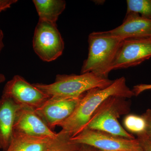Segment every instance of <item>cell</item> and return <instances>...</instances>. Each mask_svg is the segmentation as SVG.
Here are the masks:
<instances>
[{
	"label": "cell",
	"instance_id": "obj_17",
	"mask_svg": "<svg viewBox=\"0 0 151 151\" xmlns=\"http://www.w3.org/2000/svg\"><path fill=\"white\" fill-rule=\"evenodd\" d=\"M124 127L129 132L137 135L145 132L146 123L142 116L130 114L124 118Z\"/></svg>",
	"mask_w": 151,
	"mask_h": 151
},
{
	"label": "cell",
	"instance_id": "obj_8",
	"mask_svg": "<svg viewBox=\"0 0 151 151\" xmlns=\"http://www.w3.org/2000/svg\"><path fill=\"white\" fill-rule=\"evenodd\" d=\"M151 58V37L123 41L112 66V70L139 65Z\"/></svg>",
	"mask_w": 151,
	"mask_h": 151
},
{
	"label": "cell",
	"instance_id": "obj_5",
	"mask_svg": "<svg viewBox=\"0 0 151 151\" xmlns=\"http://www.w3.org/2000/svg\"><path fill=\"white\" fill-rule=\"evenodd\" d=\"M70 139L100 151H143L137 139H127L87 129Z\"/></svg>",
	"mask_w": 151,
	"mask_h": 151
},
{
	"label": "cell",
	"instance_id": "obj_19",
	"mask_svg": "<svg viewBox=\"0 0 151 151\" xmlns=\"http://www.w3.org/2000/svg\"><path fill=\"white\" fill-rule=\"evenodd\" d=\"M142 116L145 120L146 134L151 139V109H147Z\"/></svg>",
	"mask_w": 151,
	"mask_h": 151
},
{
	"label": "cell",
	"instance_id": "obj_21",
	"mask_svg": "<svg viewBox=\"0 0 151 151\" xmlns=\"http://www.w3.org/2000/svg\"><path fill=\"white\" fill-rule=\"evenodd\" d=\"M17 1V0H0V13L10 8L12 5Z\"/></svg>",
	"mask_w": 151,
	"mask_h": 151
},
{
	"label": "cell",
	"instance_id": "obj_1",
	"mask_svg": "<svg viewBox=\"0 0 151 151\" xmlns=\"http://www.w3.org/2000/svg\"><path fill=\"white\" fill-rule=\"evenodd\" d=\"M135 96L127 86L126 78L122 77L103 89H91L84 94L71 116L58 127L60 133L75 137L84 129L94 112L103 102L111 97L130 98Z\"/></svg>",
	"mask_w": 151,
	"mask_h": 151
},
{
	"label": "cell",
	"instance_id": "obj_13",
	"mask_svg": "<svg viewBox=\"0 0 151 151\" xmlns=\"http://www.w3.org/2000/svg\"><path fill=\"white\" fill-rule=\"evenodd\" d=\"M57 137L52 139L14 134L6 151H47L54 143Z\"/></svg>",
	"mask_w": 151,
	"mask_h": 151
},
{
	"label": "cell",
	"instance_id": "obj_2",
	"mask_svg": "<svg viewBox=\"0 0 151 151\" xmlns=\"http://www.w3.org/2000/svg\"><path fill=\"white\" fill-rule=\"evenodd\" d=\"M113 81L108 77L89 72L80 75L59 74L52 84H32L50 97L77 98L91 89L108 87Z\"/></svg>",
	"mask_w": 151,
	"mask_h": 151
},
{
	"label": "cell",
	"instance_id": "obj_14",
	"mask_svg": "<svg viewBox=\"0 0 151 151\" xmlns=\"http://www.w3.org/2000/svg\"><path fill=\"white\" fill-rule=\"evenodd\" d=\"M39 20L57 25L59 16L64 11L66 2L63 0H33Z\"/></svg>",
	"mask_w": 151,
	"mask_h": 151
},
{
	"label": "cell",
	"instance_id": "obj_24",
	"mask_svg": "<svg viewBox=\"0 0 151 151\" xmlns=\"http://www.w3.org/2000/svg\"><path fill=\"white\" fill-rule=\"evenodd\" d=\"M92 148L89 146L84 145L83 151H94L92 150Z\"/></svg>",
	"mask_w": 151,
	"mask_h": 151
},
{
	"label": "cell",
	"instance_id": "obj_6",
	"mask_svg": "<svg viewBox=\"0 0 151 151\" xmlns=\"http://www.w3.org/2000/svg\"><path fill=\"white\" fill-rule=\"evenodd\" d=\"M33 48L45 62H51L61 56L64 42L57 25L39 20L34 34Z\"/></svg>",
	"mask_w": 151,
	"mask_h": 151
},
{
	"label": "cell",
	"instance_id": "obj_16",
	"mask_svg": "<svg viewBox=\"0 0 151 151\" xmlns=\"http://www.w3.org/2000/svg\"><path fill=\"white\" fill-rule=\"evenodd\" d=\"M127 14L134 13L151 19V0H127Z\"/></svg>",
	"mask_w": 151,
	"mask_h": 151
},
{
	"label": "cell",
	"instance_id": "obj_7",
	"mask_svg": "<svg viewBox=\"0 0 151 151\" xmlns=\"http://www.w3.org/2000/svg\"><path fill=\"white\" fill-rule=\"evenodd\" d=\"M2 96L11 98L19 105L35 109L50 97L19 75L14 76L6 83Z\"/></svg>",
	"mask_w": 151,
	"mask_h": 151
},
{
	"label": "cell",
	"instance_id": "obj_22",
	"mask_svg": "<svg viewBox=\"0 0 151 151\" xmlns=\"http://www.w3.org/2000/svg\"><path fill=\"white\" fill-rule=\"evenodd\" d=\"M4 38V32H3L2 30L1 29V27H0V53L4 47V41H3Z\"/></svg>",
	"mask_w": 151,
	"mask_h": 151
},
{
	"label": "cell",
	"instance_id": "obj_18",
	"mask_svg": "<svg viewBox=\"0 0 151 151\" xmlns=\"http://www.w3.org/2000/svg\"><path fill=\"white\" fill-rule=\"evenodd\" d=\"M143 151H151V139L145 133L137 135Z\"/></svg>",
	"mask_w": 151,
	"mask_h": 151
},
{
	"label": "cell",
	"instance_id": "obj_23",
	"mask_svg": "<svg viewBox=\"0 0 151 151\" xmlns=\"http://www.w3.org/2000/svg\"><path fill=\"white\" fill-rule=\"evenodd\" d=\"M6 80V77L4 74L0 73V84L4 82Z\"/></svg>",
	"mask_w": 151,
	"mask_h": 151
},
{
	"label": "cell",
	"instance_id": "obj_20",
	"mask_svg": "<svg viewBox=\"0 0 151 151\" xmlns=\"http://www.w3.org/2000/svg\"><path fill=\"white\" fill-rule=\"evenodd\" d=\"M149 90H151V84H138L134 86L132 89L135 96H137L143 92Z\"/></svg>",
	"mask_w": 151,
	"mask_h": 151
},
{
	"label": "cell",
	"instance_id": "obj_3",
	"mask_svg": "<svg viewBox=\"0 0 151 151\" xmlns=\"http://www.w3.org/2000/svg\"><path fill=\"white\" fill-rule=\"evenodd\" d=\"M124 40L105 32L91 33L88 37L89 52L81 67V74L92 72L108 77L119 47Z\"/></svg>",
	"mask_w": 151,
	"mask_h": 151
},
{
	"label": "cell",
	"instance_id": "obj_12",
	"mask_svg": "<svg viewBox=\"0 0 151 151\" xmlns=\"http://www.w3.org/2000/svg\"><path fill=\"white\" fill-rule=\"evenodd\" d=\"M21 105L11 98L0 99V149L6 151L14 135V126L18 110Z\"/></svg>",
	"mask_w": 151,
	"mask_h": 151
},
{
	"label": "cell",
	"instance_id": "obj_9",
	"mask_svg": "<svg viewBox=\"0 0 151 151\" xmlns=\"http://www.w3.org/2000/svg\"><path fill=\"white\" fill-rule=\"evenodd\" d=\"M82 97L77 98L50 97L35 109V111L48 127L53 130L71 116Z\"/></svg>",
	"mask_w": 151,
	"mask_h": 151
},
{
	"label": "cell",
	"instance_id": "obj_4",
	"mask_svg": "<svg viewBox=\"0 0 151 151\" xmlns=\"http://www.w3.org/2000/svg\"><path fill=\"white\" fill-rule=\"evenodd\" d=\"M126 98L111 97L103 102L93 113L85 129L108 133L114 136L134 139L122 127L119 119L130 111V105Z\"/></svg>",
	"mask_w": 151,
	"mask_h": 151
},
{
	"label": "cell",
	"instance_id": "obj_10",
	"mask_svg": "<svg viewBox=\"0 0 151 151\" xmlns=\"http://www.w3.org/2000/svg\"><path fill=\"white\" fill-rule=\"evenodd\" d=\"M14 134L52 139L58 136V133L48 127L38 115L35 109L22 105L17 113Z\"/></svg>",
	"mask_w": 151,
	"mask_h": 151
},
{
	"label": "cell",
	"instance_id": "obj_11",
	"mask_svg": "<svg viewBox=\"0 0 151 151\" xmlns=\"http://www.w3.org/2000/svg\"><path fill=\"white\" fill-rule=\"evenodd\" d=\"M105 32L108 35L124 40L150 37L151 19L137 14H127L122 24Z\"/></svg>",
	"mask_w": 151,
	"mask_h": 151
},
{
	"label": "cell",
	"instance_id": "obj_15",
	"mask_svg": "<svg viewBox=\"0 0 151 151\" xmlns=\"http://www.w3.org/2000/svg\"><path fill=\"white\" fill-rule=\"evenodd\" d=\"M70 137L61 133H58L56 140L47 151H83L84 145L73 142Z\"/></svg>",
	"mask_w": 151,
	"mask_h": 151
}]
</instances>
